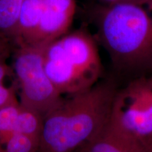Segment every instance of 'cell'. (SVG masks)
<instances>
[{
  "instance_id": "9",
  "label": "cell",
  "mask_w": 152,
  "mask_h": 152,
  "mask_svg": "<svg viewBox=\"0 0 152 152\" xmlns=\"http://www.w3.org/2000/svg\"><path fill=\"white\" fill-rule=\"evenodd\" d=\"M24 0H0V38L14 47L19 14Z\"/></svg>"
},
{
  "instance_id": "13",
  "label": "cell",
  "mask_w": 152,
  "mask_h": 152,
  "mask_svg": "<svg viewBox=\"0 0 152 152\" xmlns=\"http://www.w3.org/2000/svg\"><path fill=\"white\" fill-rule=\"evenodd\" d=\"M19 103L16 96V87L14 86H6L0 85V109L5 106Z\"/></svg>"
},
{
  "instance_id": "7",
  "label": "cell",
  "mask_w": 152,
  "mask_h": 152,
  "mask_svg": "<svg viewBox=\"0 0 152 152\" xmlns=\"http://www.w3.org/2000/svg\"><path fill=\"white\" fill-rule=\"evenodd\" d=\"M75 152H148L134 138L110 122Z\"/></svg>"
},
{
  "instance_id": "16",
  "label": "cell",
  "mask_w": 152,
  "mask_h": 152,
  "mask_svg": "<svg viewBox=\"0 0 152 152\" xmlns=\"http://www.w3.org/2000/svg\"><path fill=\"white\" fill-rule=\"evenodd\" d=\"M101 1L105 3L106 5H108V4H113L118 3V2H122V1H128V0H101Z\"/></svg>"
},
{
  "instance_id": "10",
  "label": "cell",
  "mask_w": 152,
  "mask_h": 152,
  "mask_svg": "<svg viewBox=\"0 0 152 152\" xmlns=\"http://www.w3.org/2000/svg\"><path fill=\"white\" fill-rule=\"evenodd\" d=\"M42 126L43 116L40 113L21 106L17 119L16 132L40 138Z\"/></svg>"
},
{
  "instance_id": "15",
  "label": "cell",
  "mask_w": 152,
  "mask_h": 152,
  "mask_svg": "<svg viewBox=\"0 0 152 152\" xmlns=\"http://www.w3.org/2000/svg\"><path fill=\"white\" fill-rule=\"evenodd\" d=\"M14 76L12 67L7 64L6 61L0 60V85L4 84V80L8 77Z\"/></svg>"
},
{
  "instance_id": "14",
  "label": "cell",
  "mask_w": 152,
  "mask_h": 152,
  "mask_svg": "<svg viewBox=\"0 0 152 152\" xmlns=\"http://www.w3.org/2000/svg\"><path fill=\"white\" fill-rule=\"evenodd\" d=\"M14 49V46L10 42L0 38V60L7 61Z\"/></svg>"
},
{
  "instance_id": "8",
  "label": "cell",
  "mask_w": 152,
  "mask_h": 152,
  "mask_svg": "<svg viewBox=\"0 0 152 152\" xmlns=\"http://www.w3.org/2000/svg\"><path fill=\"white\" fill-rule=\"evenodd\" d=\"M44 0H24L17 25L14 48L33 45L42 16Z\"/></svg>"
},
{
  "instance_id": "3",
  "label": "cell",
  "mask_w": 152,
  "mask_h": 152,
  "mask_svg": "<svg viewBox=\"0 0 152 152\" xmlns=\"http://www.w3.org/2000/svg\"><path fill=\"white\" fill-rule=\"evenodd\" d=\"M43 59L45 73L63 96L89 90L103 72L96 42L84 28L47 45Z\"/></svg>"
},
{
  "instance_id": "6",
  "label": "cell",
  "mask_w": 152,
  "mask_h": 152,
  "mask_svg": "<svg viewBox=\"0 0 152 152\" xmlns=\"http://www.w3.org/2000/svg\"><path fill=\"white\" fill-rule=\"evenodd\" d=\"M75 12V0H44L40 22L32 45L46 46L66 35Z\"/></svg>"
},
{
  "instance_id": "11",
  "label": "cell",
  "mask_w": 152,
  "mask_h": 152,
  "mask_svg": "<svg viewBox=\"0 0 152 152\" xmlns=\"http://www.w3.org/2000/svg\"><path fill=\"white\" fill-rule=\"evenodd\" d=\"M20 107L19 102L0 109V152H3L6 142L16 133V125Z\"/></svg>"
},
{
  "instance_id": "2",
  "label": "cell",
  "mask_w": 152,
  "mask_h": 152,
  "mask_svg": "<svg viewBox=\"0 0 152 152\" xmlns=\"http://www.w3.org/2000/svg\"><path fill=\"white\" fill-rule=\"evenodd\" d=\"M118 83L99 80L90 89L63 99L43 118L38 152H75L109 123Z\"/></svg>"
},
{
  "instance_id": "5",
  "label": "cell",
  "mask_w": 152,
  "mask_h": 152,
  "mask_svg": "<svg viewBox=\"0 0 152 152\" xmlns=\"http://www.w3.org/2000/svg\"><path fill=\"white\" fill-rule=\"evenodd\" d=\"M45 46L23 45L13 50V71L19 87L20 105L43 118L61 103L64 96L57 90L44 68Z\"/></svg>"
},
{
  "instance_id": "12",
  "label": "cell",
  "mask_w": 152,
  "mask_h": 152,
  "mask_svg": "<svg viewBox=\"0 0 152 152\" xmlns=\"http://www.w3.org/2000/svg\"><path fill=\"white\" fill-rule=\"evenodd\" d=\"M40 138L16 132L9 139L3 152H38Z\"/></svg>"
},
{
  "instance_id": "4",
  "label": "cell",
  "mask_w": 152,
  "mask_h": 152,
  "mask_svg": "<svg viewBox=\"0 0 152 152\" xmlns=\"http://www.w3.org/2000/svg\"><path fill=\"white\" fill-rule=\"evenodd\" d=\"M110 122L152 152V75L132 79L118 87Z\"/></svg>"
},
{
  "instance_id": "1",
  "label": "cell",
  "mask_w": 152,
  "mask_h": 152,
  "mask_svg": "<svg viewBox=\"0 0 152 152\" xmlns=\"http://www.w3.org/2000/svg\"><path fill=\"white\" fill-rule=\"evenodd\" d=\"M97 38L115 76L128 82L152 75V0L108 4L96 15Z\"/></svg>"
}]
</instances>
